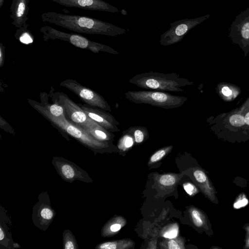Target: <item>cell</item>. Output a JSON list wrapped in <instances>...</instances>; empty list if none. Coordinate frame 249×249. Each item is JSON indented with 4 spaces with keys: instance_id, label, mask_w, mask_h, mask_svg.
Here are the masks:
<instances>
[{
    "instance_id": "cell-1",
    "label": "cell",
    "mask_w": 249,
    "mask_h": 249,
    "mask_svg": "<svg viewBox=\"0 0 249 249\" xmlns=\"http://www.w3.org/2000/svg\"><path fill=\"white\" fill-rule=\"evenodd\" d=\"M42 20L78 33L115 36L126 30L110 23L86 16L47 12L41 15Z\"/></svg>"
},
{
    "instance_id": "cell-2",
    "label": "cell",
    "mask_w": 249,
    "mask_h": 249,
    "mask_svg": "<svg viewBox=\"0 0 249 249\" xmlns=\"http://www.w3.org/2000/svg\"><path fill=\"white\" fill-rule=\"evenodd\" d=\"M129 82L140 88L161 91L182 92V87L192 85V81L176 73H164L150 71L137 74Z\"/></svg>"
},
{
    "instance_id": "cell-3",
    "label": "cell",
    "mask_w": 249,
    "mask_h": 249,
    "mask_svg": "<svg viewBox=\"0 0 249 249\" xmlns=\"http://www.w3.org/2000/svg\"><path fill=\"white\" fill-rule=\"evenodd\" d=\"M207 122L210 128L217 135L226 137H229L230 135V137H249L241 106L216 117H210Z\"/></svg>"
},
{
    "instance_id": "cell-4",
    "label": "cell",
    "mask_w": 249,
    "mask_h": 249,
    "mask_svg": "<svg viewBox=\"0 0 249 249\" xmlns=\"http://www.w3.org/2000/svg\"><path fill=\"white\" fill-rule=\"evenodd\" d=\"M124 94L127 100L134 103L148 104L166 109L178 108L188 100L185 96L154 90L128 91Z\"/></svg>"
},
{
    "instance_id": "cell-5",
    "label": "cell",
    "mask_w": 249,
    "mask_h": 249,
    "mask_svg": "<svg viewBox=\"0 0 249 249\" xmlns=\"http://www.w3.org/2000/svg\"><path fill=\"white\" fill-rule=\"evenodd\" d=\"M33 107L56 128L66 132L85 144L93 147L101 148L108 146L106 142L94 138L80 126L70 122L66 116L58 118L54 117L49 112L45 106H42L37 103H34Z\"/></svg>"
},
{
    "instance_id": "cell-6",
    "label": "cell",
    "mask_w": 249,
    "mask_h": 249,
    "mask_svg": "<svg viewBox=\"0 0 249 249\" xmlns=\"http://www.w3.org/2000/svg\"><path fill=\"white\" fill-rule=\"evenodd\" d=\"M39 31L42 33L44 41L60 39L67 41L78 48L89 50L95 53L105 52L114 54L119 53L117 51L108 46L90 40L78 34L64 32L49 26L41 27Z\"/></svg>"
},
{
    "instance_id": "cell-7",
    "label": "cell",
    "mask_w": 249,
    "mask_h": 249,
    "mask_svg": "<svg viewBox=\"0 0 249 249\" xmlns=\"http://www.w3.org/2000/svg\"><path fill=\"white\" fill-rule=\"evenodd\" d=\"M210 17V15H206L195 18L180 19L170 23V28L160 36V45L168 46L179 42L192 29Z\"/></svg>"
},
{
    "instance_id": "cell-8",
    "label": "cell",
    "mask_w": 249,
    "mask_h": 249,
    "mask_svg": "<svg viewBox=\"0 0 249 249\" xmlns=\"http://www.w3.org/2000/svg\"><path fill=\"white\" fill-rule=\"evenodd\" d=\"M229 36L247 56L249 53V7L236 16L230 26Z\"/></svg>"
},
{
    "instance_id": "cell-9",
    "label": "cell",
    "mask_w": 249,
    "mask_h": 249,
    "mask_svg": "<svg viewBox=\"0 0 249 249\" xmlns=\"http://www.w3.org/2000/svg\"><path fill=\"white\" fill-rule=\"evenodd\" d=\"M56 101L63 106L67 119L73 124L82 128H89L98 124L90 118L80 107L71 101L65 94L58 93L56 96Z\"/></svg>"
},
{
    "instance_id": "cell-10",
    "label": "cell",
    "mask_w": 249,
    "mask_h": 249,
    "mask_svg": "<svg viewBox=\"0 0 249 249\" xmlns=\"http://www.w3.org/2000/svg\"><path fill=\"white\" fill-rule=\"evenodd\" d=\"M60 86L75 93L81 100L89 106L96 107L105 111H111V107L102 96L81 85L75 80H65L61 83Z\"/></svg>"
},
{
    "instance_id": "cell-11",
    "label": "cell",
    "mask_w": 249,
    "mask_h": 249,
    "mask_svg": "<svg viewBox=\"0 0 249 249\" xmlns=\"http://www.w3.org/2000/svg\"><path fill=\"white\" fill-rule=\"evenodd\" d=\"M59 5L68 7L78 8L91 11L117 13L120 11L103 0H51Z\"/></svg>"
},
{
    "instance_id": "cell-12",
    "label": "cell",
    "mask_w": 249,
    "mask_h": 249,
    "mask_svg": "<svg viewBox=\"0 0 249 249\" xmlns=\"http://www.w3.org/2000/svg\"><path fill=\"white\" fill-rule=\"evenodd\" d=\"M78 105L90 118L107 130L110 132L120 131L118 127L119 123L112 115L105 110L97 108L96 107H89L86 105Z\"/></svg>"
},
{
    "instance_id": "cell-13",
    "label": "cell",
    "mask_w": 249,
    "mask_h": 249,
    "mask_svg": "<svg viewBox=\"0 0 249 249\" xmlns=\"http://www.w3.org/2000/svg\"><path fill=\"white\" fill-rule=\"evenodd\" d=\"M29 0H12L10 8L12 24L17 28L27 23L29 11Z\"/></svg>"
},
{
    "instance_id": "cell-14",
    "label": "cell",
    "mask_w": 249,
    "mask_h": 249,
    "mask_svg": "<svg viewBox=\"0 0 249 249\" xmlns=\"http://www.w3.org/2000/svg\"><path fill=\"white\" fill-rule=\"evenodd\" d=\"M216 89L219 96L225 101L234 100L240 93L238 87L230 83H219L217 85Z\"/></svg>"
},
{
    "instance_id": "cell-15",
    "label": "cell",
    "mask_w": 249,
    "mask_h": 249,
    "mask_svg": "<svg viewBox=\"0 0 249 249\" xmlns=\"http://www.w3.org/2000/svg\"><path fill=\"white\" fill-rule=\"evenodd\" d=\"M90 135L101 141L110 140L114 135L104 127L97 124L89 128H84Z\"/></svg>"
},
{
    "instance_id": "cell-16",
    "label": "cell",
    "mask_w": 249,
    "mask_h": 249,
    "mask_svg": "<svg viewBox=\"0 0 249 249\" xmlns=\"http://www.w3.org/2000/svg\"><path fill=\"white\" fill-rule=\"evenodd\" d=\"M124 131L131 134L138 144L143 142L149 136L147 128L142 126H130Z\"/></svg>"
},
{
    "instance_id": "cell-17",
    "label": "cell",
    "mask_w": 249,
    "mask_h": 249,
    "mask_svg": "<svg viewBox=\"0 0 249 249\" xmlns=\"http://www.w3.org/2000/svg\"><path fill=\"white\" fill-rule=\"evenodd\" d=\"M134 244L132 240L123 239L103 243L99 246V248L102 249H128L132 247Z\"/></svg>"
},
{
    "instance_id": "cell-18",
    "label": "cell",
    "mask_w": 249,
    "mask_h": 249,
    "mask_svg": "<svg viewBox=\"0 0 249 249\" xmlns=\"http://www.w3.org/2000/svg\"><path fill=\"white\" fill-rule=\"evenodd\" d=\"M29 27L28 24H24L21 27L18 28L15 35V36L19 41L24 44H29L33 42V36Z\"/></svg>"
},
{
    "instance_id": "cell-19",
    "label": "cell",
    "mask_w": 249,
    "mask_h": 249,
    "mask_svg": "<svg viewBox=\"0 0 249 249\" xmlns=\"http://www.w3.org/2000/svg\"><path fill=\"white\" fill-rule=\"evenodd\" d=\"M134 142L132 135L124 131L123 135L118 142V147L120 149L125 151L131 148L133 145Z\"/></svg>"
},
{
    "instance_id": "cell-20",
    "label": "cell",
    "mask_w": 249,
    "mask_h": 249,
    "mask_svg": "<svg viewBox=\"0 0 249 249\" xmlns=\"http://www.w3.org/2000/svg\"><path fill=\"white\" fill-rule=\"evenodd\" d=\"M178 226L177 223L170 224L165 227L161 231V235L167 239L176 238L178 234Z\"/></svg>"
},
{
    "instance_id": "cell-21",
    "label": "cell",
    "mask_w": 249,
    "mask_h": 249,
    "mask_svg": "<svg viewBox=\"0 0 249 249\" xmlns=\"http://www.w3.org/2000/svg\"><path fill=\"white\" fill-rule=\"evenodd\" d=\"M172 145L164 147L155 152L151 157L149 164L156 162L160 160L173 149Z\"/></svg>"
},
{
    "instance_id": "cell-22",
    "label": "cell",
    "mask_w": 249,
    "mask_h": 249,
    "mask_svg": "<svg viewBox=\"0 0 249 249\" xmlns=\"http://www.w3.org/2000/svg\"><path fill=\"white\" fill-rule=\"evenodd\" d=\"M55 103L51 105H47L45 107L49 112L56 117H62L65 116V110L62 106L59 104L56 101Z\"/></svg>"
},
{
    "instance_id": "cell-23",
    "label": "cell",
    "mask_w": 249,
    "mask_h": 249,
    "mask_svg": "<svg viewBox=\"0 0 249 249\" xmlns=\"http://www.w3.org/2000/svg\"><path fill=\"white\" fill-rule=\"evenodd\" d=\"M159 182L163 186H171L176 183V178L173 175L165 174L160 176Z\"/></svg>"
},
{
    "instance_id": "cell-24",
    "label": "cell",
    "mask_w": 249,
    "mask_h": 249,
    "mask_svg": "<svg viewBox=\"0 0 249 249\" xmlns=\"http://www.w3.org/2000/svg\"><path fill=\"white\" fill-rule=\"evenodd\" d=\"M191 217L194 224L197 227H201L203 224V221L202 219L200 212L196 209H192L190 211Z\"/></svg>"
},
{
    "instance_id": "cell-25",
    "label": "cell",
    "mask_w": 249,
    "mask_h": 249,
    "mask_svg": "<svg viewBox=\"0 0 249 249\" xmlns=\"http://www.w3.org/2000/svg\"><path fill=\"white\" fill-rule=\"evenodd\" d=\"M166 246L164 248L169 249H181L184 248L183 242L181 240L176 239V238L167 241Z\"/></svg>"
},
{
    "instance_id": "cell-26",
    "label": "cell",
    "mask_w": 249,
    "mask_h": 249,
    "mask_svg": "<svg viewBox=\"0 0 249 249\" xmlns=\"http://www.w3.org/2000/svg\"><path fill=\"white\" fill-rule=\"evenodd\" d=\"M244 116L245 123L249 132V97L241 106Z\"/></svg>"
},
{
    "instance_id": "cell-27",
    "label": "cell",
    "mask_w": 249,
    "mask_h": 249,
    "mask_svg": "<svg viewBox=\"0 0 249 249\" xmlns=\"http://www.w3.org/2000/svg\"><path fill=\"white\" fill-rule=\"evenodd\" d=\"M61 171L65 177L68 179H71L74 176V171L69 164L63 165L61 167Z\"/></svg>"
},
{
    "instance_id": "cell-28",
    "label": "cell",
    "mask_w": 249,
    "mask_h": 249,
    "mask_svg": "<svg viewBox=\"0 0 249 249\" xmlns=\"http://www.w3.org/2000/svg\"><path fill=\"white\" fill-rule=\"evenodd\" d=\"M184 190L190 196H193L197 192V189L194 184L190 182L184 183L183 185Z\"/></svg>"
},
{
    "instance_id": "cell-29",
    "label": "cell",
    "mask_w": 249,
    "mask_h": 249,
    "mask_svg": "<svg viewBox=\"0 0 249 249\" xmlns=\"http://www.w3.org/2000/svg\"><path fill=\"white\" fill-rule=\"evenodd\" d=\"M194 176L196 180L199 183H203L207 179L205 174L202 171L196 170L194 172Z\"/></svg>"
},
{
    "instance_id": "cell-30",
    "label": "cell",
    "mask_w": 249,
    "mask_h": 249,
    "mask_svg": "<svg viewBox=\"0 0 249 249\" xmlns=\"http://www.w3.org/2000/svg\"><path fill=\"white\" fill-rule=\"evenodd\" d=\"M40 214L42 217L45 219H50L53 215L52 211L48 208L43 209L41 211Z\"/></svg>"
},
{
    "instance_id": "cell-31",
    "label": "cell",
    "mask_w": 249,
    "mask_h": 249,
    "mask_svg": "<svg viewBox=\"0 0 249 249\" xmlns=\"http://www.w3.org/2000/svg\"><path fill=\"white\" fill-rule=\"evenodd\" d=\"M248 204V200L246 198L239 199L234 203L233 207L235 209H239L246 206Z\"/></svg>"
},
{
    "instance_id": "cell-32",
    "label": "cell",
    "mask_w": 249,
    "mask_h": 249,
    "mask_svg": "<svg viewBox=\"0 0 249 249\" xmlns=\"http://www.w3.org/2000/svg\"><path fill=\"white\" fill-rule=\"evenodd\" d=\"M5 47L0 43V66L2 67L4 62Z\"/></svg>"
},
{
    "instance_id": "cell-33",
    "label": "cell",
    "mask_w": 249,
    "mask_h": 249,
    "mask_svg": "<svg viewBox=\"0 0 249 249\" xmlns=\"http://www.w3.org/2000/svg\"><path fill=\"white\" fill-rule=\"evenodd\" d=\"M74 248L73 243L71 241H69L67 243H66L65 249H73Z\"/></svg>"
},
{
    "instance_id": "cell-34",
    "label": "cell",
    "mask_w": 249,
    "mask_h": 249,
    "mask_svg": "<svg viewBox=\"0 0 249 249\" xmlns=\"http://www.w3.org/2000/svg\"><path fill=\"white\" fill-rule=\"evenodd\" d=\"M4 237V232L3 231L1 228H0V240H2Z\"/></svg>"
},
{
    "instance_id": "cell-35",
    "label": "cell",
    "mask_w": 249,
    "mask_h": 249,
    "mask_svg": "<svg viewBox=\"0 0 249 249\" xmlns=\"http://www.w3.org/2000/svg\"><path fill=\"white\" fill-rule=\"evenodd\" d=\"M122 14H123L124 16H125L127 15V12L124 9H122L120 11Z\"/></svg>"
},
{
    "instance_id": "cell-36",
    "label": "cell",
    "mask_w": 249,
    "mask_h": 249,
    "mask_svg": "<svg viewBox=\"0 0 249 249\" xmlns=\"http://www.w3.org/2000/svg\"><path fill=\"white\" fill-rule=\"evenodd\" d=\"M4 0H0V8H1L3 3H4Z\"/></svg>"
},
{
    "instance_id": "cell-37",
    "label": "cell",
    "mask_w": 249,
    "mask_h": 249,
    "mask_svg": "<svg viewBox=\"0 0 249 249\" xmlns=\"http://www.w3.org/2000/svg\"></svg>"
}]
</instances>
